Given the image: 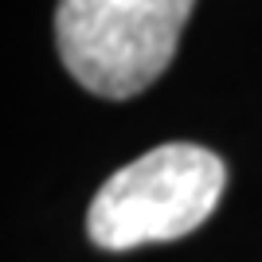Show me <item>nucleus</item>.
Returning <instances> with one entry per match:
<instances>
[{"label": "nucleus", "instance_id": "nucleus-1", "mask_svg": "<svg viewBox=\"0 0 262 262\" xmlns=\"http://www.w3.org/2000/svg\"><path fill=\"white\" fill-rule=\"evenodd\" d=\"M227 168L204 145H157L110 176L90 200L86 235L102 251L172 243L215 211Z\"/></svg>", "mask_w": 262, "mask_h": 262}, {"label": "nucleus", "instance_id": "nucleus-2", "mask_svg": "<svg viewBox=\"0 0 262 262\" xmlns=\"http://www.w3.org/2000/svg\"><path fill=\"white\" fill-rule=\"evenodd\" d=\"M196 0H59L55 47L82 90L133 98L168 71Z\"/></svg>", "mask_w": 262, "mask_h": 262}]
</instances>
